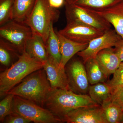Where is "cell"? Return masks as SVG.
I'll return each mask as SVG.
<instances>
[{"label": "cell", "instance_id": "5b68a950", "mask_svg": "<svg viewBox=\"0 0 123 123\" xmlns=\"http://www.w3.org/2000/svg\"><path fill=\"white\" fill-rule=\"evenodd\" d=\"M13 112H17L31 122L36 123H63L47 109L18 96H14Z\"/></svg>", "mask_w": 123, "mask_h": 123}, {"label": "cell", "instance_id": "2e32d148", "mask_svg": "<svg viewBox=\"0 0 123 123\" xmlns=\"http://www.w3.org/2000/svg\"><path fill=\"white\" fill-rule=\"evenodd\" d=\"M33 59L45 63L48 58L46 43L42 37L33 34L27 43L25 51Z\"/></svg>", "mask_w": 123, "mask_h": 123}, {"label": "cell", "instance_id": "d4e9b609", "mask_svg": "<svg viewBox=\"0 0 123 123\" xmlns=\"http://www.w3.org/2000/svg\"><path fill=\"white\" fill-rule=\"evenodd\" d=\"M7 96L0 102V121L3 123L5 118L13 112V101L14 95L7 94Z\"/></svg>", "mask_w": 123, "mask_h": 123}, {"label": "cell", "instance_id": "e0dca14e", "mask_svg": "<svg viewBox=\"0 0 123 123\" xmlns=\"http://www.w3.org/2000/svg\"><path fill=\"white\" fill-rule=\"evenodd\" d=\"M88 94L95 103L102 105L111 99L112 90L107 83L99 82L90 86Z\"/></svg>", "mask_w": 123, "mask_h": 123}, {"label": "cell", "instance_id": "603a6c76", "mask_svg": "<svg viewBox=\"0 0 123 123\" xmlns=\"http://www.w3.org/2000/svg\"><path fill=\"white\" fill-rule=\"evenodd\" d=\"M19 53L20 52L13 46L4 39L0 38V62L1 64L5 66H9L13 57L20 56Z\"/></svg>", "mask_w": 123, "mask_h": 123}, {"label": "cell", "instance_id": "484cf974", "mask_svg": "<svg viewBox=\"0 0 123 123\" xmlns=\"http://www.w3.org/2000/svg\"><path fill=\"white\" fill-rule=\"evenodd\" d=\"M113 74L112 79L107 83L112 91L123 87V62Z\"/></svg>", "mask_w": 123, "mask_h": 123}, {"label": "cell", "instance_id": "277c9868", "mask_svg": "<svg viewBox=\"0 0 123 123\" xmlns=\"http://www.w3.org/2000/svg\"><path fill=\"white\" fill-rule=\"evenodd\" d=\"M60 15L59 10L51 7L48 0H35L31 13L24 23L33 34L42 37L46 43L51 25L58 21Z\"/></svg>", "mask_w": 123, "mask_h": 123}, {"label": "cell", "instance_id": "7a4b0ae2", "mask_svg": "<svg viewBox=\"0 0 123 123\" xmlns=\"http://www.w3.org/2000/svg\"><path fill=\"white\" fill-rule=\"evenodd\" d=\"M51 89L43 68L28 75L6 94L19 96L43 107Z\"/></svg>", "mask_w": 123, "mask_h": 123}, {"label": "cell", "instance_id": "4316f807", "mask_svg": "<svg viewBox=\"0 0 123 123\" xmlns=\"http://www.w3.org/2000/svg\"><path fill=\"white\" fill-rule=\"evenodd\" d=\"M31 121L16 112H13L7 116L3 123H28Z\"/></svg>", "mask_w": 123, "mask_h": 123}, {"label": "cell", "instance_id": "4dcf8cb0", "mask_svg": "<svg viewBox=\"0 0 123 123\" xmlns=\"http://www.w3.org/2000/svg\"><path fill=\"white\" fill-rule=\"evenodd\" d=\"M65 2L69 4H71V3H73L75 0H65Z\"/></svg>", "mask_w": 123, "mask_h": 123}, {"label": "cell", "instance_id": "3957f363", "mask_svg": "<svg viewBox=\"0 0 123 123\" xmlns=\"http://www.w3.org/2000/svg\"><path fill=\"white\" fill-rule=\"evenodd\" d=\"M44 64L33 59L24 51L17 61L1 73L0 95H6L31 73L43 68Z\"/></svg>", "mask_w": 123, "mask_h": 123}, {"label": "cell", "instance_id": "5bb4252c", "mask_svg": "<svg viewBox=\"0 0 123 123\" xmlns=\"http://www.w3.org/2000/svg\"><path fill=\"white\" fill-rule=\"evenodd\" d=\"M59 39L61 53L60 66L63 68L65 66L73 56L83 50L88 46V43H77L67 38L56 31Z\"/></svg>", "mask_w": 123, "mask_h": 123}, {"label": "cell", "instance_id": "4fadbf2b", "mask_svg": "<svg viewBox=\"0 0 123 123\" xmlns=\"http://www.w3.org/2000/svg\"><path fill=\"white\" fill-rule=\"evenodd\" d=\"M93 11L112 25L117 33L123 39V0L106 9Z\"/></svg>", "mask_w": 123, "mask_h": 123}, {"label": "cell", "instance_id": "ac0fdd59", "mask_svg": "<svg viewBox=\"0 0 123 123\" xmlns=\"http://www.w3.org/2000/svg\"><path fill=\"white\" fill-rule=\"evenodd\" d=\"M35 0H14L12 20L23 22L31 13Z\"/></svg>", "mask_w": 123, "mask_h": 123}, {"label": "cell", "instance_id": "7402d4cb", "mask_svg": "<svg viewBox=\"0 0 123 123\" xmlns=\"http://www.w3.org/2000/svg\"><path fill=\"white\" fill-rule=\"evenodd\" d=\"M123 0H75L74 4L95 11H101L118 4Z\"/></svg>", "mask_w": 123, "mask_h": 123}, {"label": "cell", "instance_id": "9c48e42d", "mask_svg": "<svg viewBox=\"0 0 123 123\" xmlns=\"http://www.w3.org/2000/svg\"><path fill=\"white\" fill-rule=\"evenodd\" d=\"M58 31L68 39L80 43L88 44L105 32L76 21L67 22L66 26Z\"/></svg>", "mask_w": 123, "mask_h": 123}, {"label": "cell", "instance_id": "ba28073f", "mask_svg": "<svg viewBox=\"0 0 123 123\" xmlns=\"http://www.w3.org/2000/svg\"><path fill=\"white\" fill-rule=\"evenodd\" d=\"M65 69L69 90L77 94H87L90 83L83 63L74 59L66 64Z\"/></svg>", "mask_w": 123, "mask_h": 123}, {"label": "cell", "instance_id": "44dd1931", "mask_svg": "<svg viewBox=\"0 0 123 123\" xmlns=\"http://www.w3.org/2000/svg\"><path fill=\"white\" fill-rule=\"evenodd\" d=\"M107 123H120L123 109L111 100L105 102L101 105Z\"/></svg>", "mask_w": 123, "mask_h": 123}, {"label": "cell", "instance_id": "8fae6325", "mask_svg": "<svg viewBox=\"0 0 123 123\" xmlns=\"http://www.w3.org/2000/svg\"><path fill=\"white\" fill-rule=\"evenodd\" d=\"M64 122L68 123H107L99 105L76 108L66 115Z\"/></svg>", "mask_w": 123, "mask_h": 123}, {"label": "cell", "instance_id": "f1b7e54d", "mask_svg": "<svg viewBox=\"0 0 123 123\" xmlns=\"http://www.w3.org/2000/svg\"><path fill=\"white\" fill-rule=\"evenodd\" d=\"M114 50L115 53L123 62V39L121 38L114 46Z\"/></svg>", "mask_w": 123, "mask_h": 123}, {"label": "cell", "instance_id": "7c38bea8", "mask_svg": "<svg viewBox=\"0 0 123 123\" xmlns=\"http://www.w3.org/2000/svg\"><path fill=\"white\" fill-rule=\"evenodd\" d=\"M43 68L52 89L69 90L65 68L61 67L57 62L48 56Z\"/></svg>", "mask_w": 123, "mask_h": 123}, {"label": "cell", "instance_id": "d6986e66", "mask_svg": "<svg viewBox=\"0 0 123 123\" xmlns=\"http://www.w3.org/2000/svg\"><path fill=\"white\" fill-rule=\"evenodd\" d=\"M85 64L90 84L93 85L99 82H105L107 77L95 58L89 60Z\"/></svg>", "mask_w": 123, "mask_h": 123}, {"label": "cell", "instance_id": "8992f818", "mask_svg": "<svg viewBox=\"0 0 123 123\" xmlns=\"http://www.w3.org/2000/svg\"><path fill=\"white\" fill-rule=\"evenodd\" d=\"M65 5L67 22H78L103 31L111 29V25L93 10L74 3Z\"/></svg>", "mask_w": 123, "mask_h": 123}, {"label": "cell", "instance_id": "ffe728a7", "mask_svg": "<svg viewBox=\"0 0 123 123\" xmlns=\"http://www.w3.org/2000/svg\"><path fill=\"white\" fill-rule=\"evenodd\" d=\"M53 24L51 25L48 38L46 45L48 56L55 60L60 64L61 53L59 39L56 31L54 30Z\"/></svg>", "mask_w": 123, "mask_h": 123}, {"label": "cell", "instance_id": "9a60e30c", "mask_svg": "<svg viewBox=\"0 0 123 123\" xmlns=\"http://www.w3.org/2000/svg\"><path fill=\"white\" fill-rule=\"evenodd\" d=\"M95 59L107 77L115 73L122 62L112 47L101 51Z\"/></svg>", "mask_w": 123, "mask_h": 123}, {"label": "cell", "instance_id": "30bf717a", "mask_svg": "<svg viewBox=\"0 0 123 123\" xmlns=\"http://www.w3.org/2000/svg\"><path fill=\"white\" fill-rule=\"evenodd\" d=\"M121 38L115 30L110 29L102 35L92 40L86 48L78 52L77 55L81 57L85 64L89 60L95 58L101 51L114 47Z\"/></svg>", "mask_w": 123, "mask_h": 123}, {"label": "cell", "instance_id": "f546056e", "mask_svg": "<svg viewBox=\"0 0 123 123\" xmlns=\"http://www.w3.org/2000/svg\"><path fill=\"white\" fill-rule=\"evenodd\" d=\"M50 6L54 8L57 9L65 4V0H48Z\"/></svg>", "mask_w": 123, "mask_h": 123}, {"label": "cell", "instance_id": "cb8c5ba5", "mask_svg": "<svg viewBox=\"0 0 123 123\" xmlns=\"http://www.w3.org/2000/svg\"><path fill=\"white\" fill-rule=\"evenodd\" d=\"M14 0H0V25L12 20Z\"/></svg>", "mask_w": 123, "mask_h": 123}, {"label": "cell", "instance_id": "1f68e13d", "mask_svg": "<svg viewBox=\"0 0 123 123\" xmlns=\"http://www.w3.org/2000/svg\"><path fill=\"white\" fill-rule=\"evenodd\" d=\"M120 123H123V114H122V118H121Z\"/></svg>", "mask_w": 123, "mask_h": 123}, {"label": "cell", "instance_id": "6da1fadb", "mask_svg": "<svg viewBox=\"0 0 123 123\" xmlns=\"http://www.w3.org/2000/svg\"><path fill=\"white\" fill-rule=\"evenodd\" d=\"M97 105L89 95L77 94L70 90L52 88L44 106L63 123L66 115L72 110Z\"/></svg>", "mask_w": 123, "mask_h": 123}, {"label": "cell", "instance_id": "83f0119b", "mask_svg": "<svg viewBox=\"0 0 123 123\" xmlns=\"http://www.w3.org/2000/svg\"><path fill=\"white\" fill-rule=\"evenodd\" d=\"M111 100L123 109V87L112 91Z\"/></svg>", "mask_w": 123, "mask_h": 123}, {"label": "cell", "instance_id": "52a82bcc", "mask_svg": "<svg viewBox=\"0 0 123 123\" xmlns=\"http://www.w3.org/2000/svg\"><path fill=\"white\" fill-rule=\"evenodd\" d=\"M33 35L31 28L24 23L11 20L0 27V38L11 44L21 54Z\"/></svg>", "mask_w": 123, "mask_h": 123}]
</instances>
